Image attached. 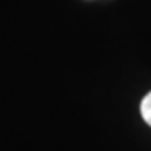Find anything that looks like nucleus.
I'll use <instances>...</instances> for the list:
<instances>
[{"mask_svg": "<svg viewBox=\"0 0 151 151\" xmlns=\"http://www.w3.org/2000/svg\"><path fill=\"white\" fill-rule=\"evenodd\" d=\"M139 111H141V116L145 119V123L148 126H151V92H148L143 101H141V106H139Z\"/></svg>", "mask_w": 151, "mask_h": 151, "instance_id": "1", "label": "nucleus"}]
</instances>
